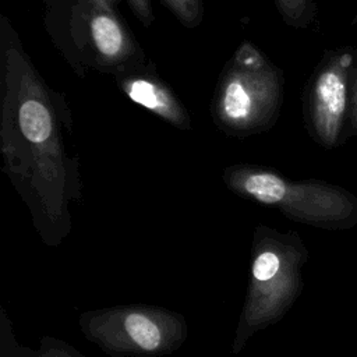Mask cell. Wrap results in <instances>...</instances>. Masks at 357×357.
<instances>
[{
  "instance_id": "cell-1",
  "label": "cell",
  "mask_w": 357,
  "mask_h": 357,
  "mask_svg": "<svg viewBox=\"0 0 357 357\" xmlns=\"http://www.w3.org/2000/svg\"><path fill=\"white\" fill-rule=\"evenodd\" d=\"M0 93L3 172L29 209L40 240L56 247L71 233L70 206L82 188L79 159L66 141L71 114L6 15L0 18Z\"/></svg>"
},
{
  "instance_id": "cell-2",
  "label": "cell",
  "mask_w": 357,
  "mask_h": 357,
  "mask_svg": "<svg viewBox=\"0 0 357 357\" xmlns=\"http://www.w3.org/2000/svg\"><path fill=\"white\" fill-rule=\"evenodd\" d=\"M56 50L78 77L148 64L138 40L109 0H36Z\"/></svg>"
},
{
  "instance_id": "cell-3",
  "label": "cell",
  "mask_w": 357,
  "mask_h": 357,
  "mask_svg": "<svg viewBox=\"0 0 357 357\" xmlns=\"http://www.w3.org/2000/svg\"><path fill=\"white\" fill-rule=\"evenodd\" d=\"M308 250L297 231L266 225L252 230L250 275L230 351L237 356L258 332L278 324L303 290Z\"/></svg>"
},
{
  "instance_id": "cell-4",
  "label": "cell",
  "mask_w": 357,
  "mask_h": 357,
  "mask_svg": "<svg viewBox=\"0 0 357 357\" xmlns=\"http://www.w3.org/2000/svg\"><path fill=\"white\" fill-rule=\"evenodd\" d=\"M222 180L234 195L278 209L301 225L324 230H347L357 225L356 195L324 180H291L254 163L226 166Z\"/></svg>"
},
{
  "instance_id": "cell-5",
  "label": "cell",
  "mask_w": 357,
  "mask_h": 357,
  "mask_svg": "<svg viewBox=\"0 0 357 357\" xmlns=\"http://www.w3.org/2000/svg\"><path fill=\"white\" fill-rule=\"evenodd\" d=\"M283 93V71L257 46L244 40L219 75L211 102L212 120L230 137L265 132L280 116Z\"/></svg>"
},
{
  "instance_id": "cell-6",
  "label": "cell",
  "mask_w": 357,
  "mask_h": 357,
  "mask_svg": "<svg viewBox=\"0 0 357 357\" xmlns=\"http://www.w3.org/2000/svg\"><path fill=\"white\" fill-rule=\"evenodd\" d=\"M78 325L86 340L110 357H163L188 337L184 315L149 304L88 310L78 315Z\"/></svg>"
},
{
  "instance_id": "cell-7",
  "label": "cell",
  "mask_w": 357,
  "mask_h": 357,
  "mask_svg": "<svg viewBox=\"0 0 357 357\" xmlns=\"http://www.w3.org/2000/svg\"><path fill=\"white\" fill-rule=\"evenodd\" d=\"M356 59L357 49L351 46L326 50L304 88L303 117L307 132L325 149L343 144Z\"/></svg>"
},
{
  "instance_id": "cell-8",
  "label": "cell",
  "mask_w": 357,
  "mask_h": 357,
  "mask_svg": "<svg viewBox=\"0 0 357 357\" xmlns=\"http://www.w3.org/2000/svg\"><path fill=\"white\" fill-rule=\"evenodd\" d=\"M120 91L134 103L142 106L170 126L188 131L192 120L181 100L148 64L130 67L113 74Z\"/></svg>"
},
{
  "instance_id": "cell-9",
  "label": "cell",
  "mask_w": 357,
  "mask_h": 357,
  "mask_svg": "<svg viewBox=\"0 0 357 357\" xmlns=\"http://www.w3.org/2000/svg\"><path fill=\"white\" fill-rule=\"evenodd\" d=\"M1 357H85L68 342L54 337L42 336L39 347L32 350L26 346H20L13 333L11 322L1 310Z\"/></svg>"
},
{
  "instance_id": "cell-10",
  "label": "cell",
  "mask_w": 357,
  "mask_h": 357,
  "mask_svg": "<svg viewBox=\"0 0 357 357\" xmlns=\"http://www.w3.org/2000/svg\"><path fill=\"white\" fill-rule=\"evenodd\" d=\"M286 25L304 29L314 24L317 18V4L314 0H273Z\"/></svg>"
},
{
  "instance_id": "cell-11",
  "label": "cell",
  "mask_w": 357,
  "mask_h": 357,
  "mask_svg": "<svg viewBox=\"0 0 357 357\" xmlns=\"http://www.w3.org/2000/svg\"><path fill=\"white\" fill-rule=\"evenodd\" d=\"M185 28H195L204 20V0H162Z\"/></svg>"
},
{
  "instance_id": "cell-12",
  "label": "cell",
  "mask_w": 357,
  "mask_h": 357,
  "mask_svg": "<svg viewBox=\"0 0 357 357\" xmlns=\"http://www.w3.org/2000/svg\"><path fill=\"white\" fill-rule=\"evenodd\" d=\"M357 137V59L351 71V85H350V103H349V113H347V121L346 128L343 134V144Z\"/></svg>"
},
{
  "instance_id": "cell-13",
  "label": "cell",
  "mask_w": 357,
  "mask_h": 357,
  "mask_svg": "<svg viewBox=\"0 0 357 357\" xmlns=\"http://www.w3.org/2000/svg\"><path fill=\"white\" fill-rule=\"evenodd\" d=\"M109 1L112 4L126 1L127 6L130 7L131 13L139 20V22L144 26H149L155 20V15H153V11L151 7V0H109Z\"/></svg>"
},
{
  "instance_id": "cell-14",
  "label": "cell",
  "mask_w": 357,
  "mask_h": 357,
  "mask_svg": "<svg viewBox=\"0 0 357 357\" xmlns=\"http://www.w3.org/2000/svg\"><path fill=\"white\" fill-rule=\"evenodd\" d=\"M351 25H357V11L354 14V17L351 18Z\"/></svg>"
}]
</instances>
